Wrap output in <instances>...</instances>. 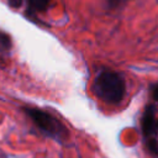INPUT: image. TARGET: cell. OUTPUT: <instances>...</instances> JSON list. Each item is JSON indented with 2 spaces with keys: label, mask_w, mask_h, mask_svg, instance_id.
<instances>
[{
  "label": "cell",
  "mask_w": 158,
  "mask_h": 158,
  "mask_svg": "<svg viewBox=\"0 0 158 158\" xmlns=\"http://www.w3.org/2000/svg\"><path fill=\"white\" fill-rule=\"evenodd\" d=\"M93 91L102 101L116 105L121 102L125 96V80L118 73L110 69H104L95 78Z\"/></svg>",
  "instance_id": "cell-1"
},
{
  "label": "cell",
  "mask_w": 158,
  "mask_h": 158,
  "mask_svg": "<svg viewBox=\"0 0 158 158\" xmlns=\"http://www.w3.org/2000/svg\"><path fill=\"white\" fill-rule=\"evenodd\" d=\"M26 114L28 117L32 120V122L47 136L58 138V139H64L68 137V131L65 126L52 114L43 111L41 109H33V107H27L25 109Z\"/></svg>",
  "instance_id": "cell-2"
},
{
  "label": "cell",
  "mask_w": 158,
  "mask_h": 158,
  "mask_svg": "<svg viewBox=\"0 0 158 158\" xmlns=\"http://www.w3.org/2000/svg\"><path fill=\"white\" fill-rule=\"evenodd\" d=\"M141 130L144 139L158 137V116L156 106L153 104H148L144 107L141 118Z\"/></svg>",
  "instance_id": "cell-3"
},
{
  "label": "cell",
  "mask_w": 158,
  "mask_h": 158,
  "mask_svg": "<svg viewBox=\"0 0 158 158\" xmlns=\"http://www.w3.org/2000/svg\"><path fill=\"white\" fill-rule=\"evenodd\" d=\"M49 0H27V9L30 14L43 12L48 9Z\"/></svg>",
  "instance_id": "cell-4"
},
{
  "label": "cell",
  "mask_w": 158,
  "mask_h": 158,
  "mask_svg": "<svg viewBox=\"0 0 158 158\" xmlns=\"http://www.w3.org/2000/svg\"><path fill=\"white\" fill-rule=\"evenodd\" d=\"M144 144L147 151L153 156L158 158V138L157 137H152V138H147L144 139Z\"/></svg>",
  "instance_id": "cell-5"
},
{
  "label": "cell",
  "mask_w": 158,
  "mask_h": 158,
  "mask_svg": "<svg viewBox=\"0 0 158 158\" xmlns=\"http://www.w3.org/2000/svg\"><path fill=\"white\" fill-rule=\"evenodd\" d=\"M11 47V38L4 33V32H0V48L1 49H9Z\"/></svg>",
  "instance_id": "cell-6"
},
{
  "label": "cell",
  "mask_w": 158,
  "mask_h": 158,
  "mask_svg": "<svg viewBox=\"0 0 158 158\" xmlns=\"http://www.w3.org/2000/svg\"><path fill=\"white\" fill-rule=\"evenodd\" d=\"M149 94H151V98H152L154 101H158V81L151 85V88H149Z\"/></svg>",
  "instance_id": "cell-7"
},
{
  "label": "cell",
  "mask_w": 158,
  "mask_h": 158,
  "mask_svg": "<svg viewBox=\"0 0 158 158\" xmlns=\"http://www.w3.org/2000/svg\"><path fill=\"white\" fill-rule=\"evenodd\" d=\"M7 2H9V5H10L11 7L19 9V7L21 6V4H22V0H7Z\"/></svg>",
  "instance_id": "cell-8"
},
{
  "label": "cell",
  "mask_w": 158,
  "mask_h": 158,
  "mask_svg": "<svg viewBox=\"0 0 158 158\" xmlns=\"http://www.w3.org/2000/svg\"><path fill=\"white\" fill-rule=\"evenodd\" d=\"M121 2V0H109V4L111 5V6H116V5H118Z\"/></svg>",
  "instance_id": "cell-9"
}]
</instances>
